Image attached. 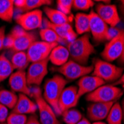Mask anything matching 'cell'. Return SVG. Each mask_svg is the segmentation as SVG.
<instances>
[{
  "label": "cell",
  "mask_w": 124,
  "mask_h": 124,
  "mask_svg": "<svg viewBox=\"0 0 124 124\" xmlns=\"http://www.w3.org/2000/svg\"><path fill=\"white\" fill-rule=\"evenodd\" d=\"M35 41H37V35L34 32L26 31L18 25L14 27L6 36L4 48L13 52L27 51Z\"/></svg>",
  "instance_id": "cell-1"
},
{
  "label": "cell",
  "mask_w": 124,
  "mask_h": 124,
  "mask_svg": "<svg viewBox=\"0 0 124 124\" xmlns=\"http://www.w3.org/2000/svg\"><path fill=\"white\" fill-rule=\"evenodd\" d=\"M68 81L62 75L56 74L48 79L44 85L42 97L57 116H61L62 115L59 108V99Z\"/></svg>",
  "instance_id": "cell-2"
},
{
  "label": "cell",
  "mask_w": 124,
  "mask_h": 124,
  "mask_svg": "<svg viewBox=\"0 0 124 124\" xmlns=\"http://www.w3.org/2000/svg\"><path fill=\"white\" fill-rule=\"evenodd\" d=\"M67 48L71 60L83 65L88 63L91 55L95 51L94 47L90 42L89 36L87 33L68 43Z\"/></svg>",
  "instance_id": "cell-3"
},
{
  "label": "cell",
  "mask_w": 124,
  "mask_h": 124,
  "mask_svg": "<svg viewBox=\"0 0 124 124\" xmlns=\"http://www.w3.org/2000/svg\"><path fill=\"white\" fill-rule=\"evenodd\" d=\"M31 97L35 99V103L37 105L39 122L42 124H61L53 108L43 98L39 86H31Z\"/></svg>",
  "instance_id": "cell-4"
},
{
  "label": "cell",
  "mask_w": 124,
  "mask_h": 124,
  "mask_svg": "<svg viewBox=\"0 0 124 124\" xmlns=\"http://www.w3.org/2000/svg\"><path fill=\"white\" fill-rule=\"evenodd\" d=\"M123 95V92L114 85H103L92 93L86 94L85 100L91 103H115Z\"/></svg>",
  "instance_id": "cell-5"
},
{
  "label": "cell",
  "mask_w": 124,
  "mask_h": 124,
  "mask_svg": "<svg viewBox=\"0 0 124 124\" xmlns=\"http://www.w3.org/2000/svg\"><path fill=\"white\" fill-rule=\"evenodd\" d=\"M93 75L106 82H116L123 73V69L109 62L97 59L94 63Z\"/></svg>",
  "instance_id": "cell-6"
},
{
  "label": "cell",
  "mask_w": 124,
  "mask_h": 124,
  "mask_svg": "<svg viewBox=\"0 0 124 124\" xmlns=\"http://www.w3.org/2000/svg\"><path fill=\"white\" fill-rule=\"evenodd\" d=\"M93 65H83L74 62L72 60L68 61L65 64L60 66L58 71L67 80H75L88 75L93 71Z\"/></svg>",
  "instance_id": "cell-7"
},
{
  "label": "cell",
  "mask_w": 124,
  "mask_h": 124,
  "mask_svg": "<svg viewBox=\"0 0 124 124\" xmlns=\"http://www.w3.org/2000/svg\"><path fill=\"white\" fill-rule=\"evenodd\" d=\"M124 48V30L121 29L118 34L109 40L101 53L102 58L107 62L118 60Z\"/></svg>",
  "instance_id": "cell-8"
},
{
  "label": "cell",
  "mask_w": 124,
  "mask_h": 124,
  "mask_svg": "<svg viewBox=\"0 0 124 124\" xmlns=\"http://www.w3.org/2000/svg\"><path fill=\"white\" fill-rule=\"evenodd\" d=\"M58 44L48 43L44 41H35L27 50V57L31 63L48 59L51 51Z\"/></svg>",
  "instance_id": "cell-9"
},
{
  "label": "cell",
  "mask_w": 124,
  "mask_h": 124,
  "mask_svg": "<svg viewBox=\"0 0 124 124\" xmlns=\"http://www.w3.org/2000/svg\"><path fill=\"white\" fill-rule=\"evenodd\" d=\"M49 60L46 59L37 62L31 63L26 72L27 82L28 85L39 86L42 84L45 77L48 74V65Z\"/></svg>",
  "instance_id": "cell-10"
},
{
  "label": "cell",
  "mask_w": 124,
  "mask_h": 124,
  "mask_svg": "<svg viewBox=\"0 0 124 124\" xmlns=\"http://www.w3.org/2000/svg\"><path fill=\"white\" fill-rule=\"evenodd\" d=\"M16 22L25 31H32L42 26V11L37 9L19 14L16 17Z\"/></svg>",
  "instance_id": "cell-11"
},
{
  "label": "cell",
  "mask_w": 124,
  "mask_h": 124,
  "mask_svg": "<svg viewBox=\"0 0 124 124\" xmlns=\"http://www.w3.org/2000/svg\"><path fill=\"white\" fill-rule=\"evenodd\" d=\"M96 14L110 28H115L120 22L118 9L115 5L99 3L96 6Z\"/></svg>",
  "instance_id": "cell-12"
},
{
  "label": "cell",
  "mask_w": 124,
  "mask_h": 124,
  "mask_svg": "<svg viewBox=\"0 0 124 124\" xmlns=\"http://www.w3.org/2000/svg\"><path fill=\"white\" fill-rule=\"evenodd\" d=\"M88 16L90 32L93 39L97 42H102L107 40V33L109 28L108 25L99 17L94 10H92Z\"/></svg>",
  "instance_id": "cell-13"
},
{
  "label": "cell",
  "mask_w": 124,
  "mask_h": 124,
  "mask_svg": "<svg viewBox=\"0 0 124 124\" xmlns=\"http://www.w3.org/2000/svg\"><path fill=\"white\" fill-rule=\"evenodd\" d=\"M80 98L77 86L70 85L65 87L59 99V108L62 113L68 109L75 108L79 103Z\"/></svg>",
  "instance_id": "cell-14"
},
{
  "label": "cell",
  "mask_w": 124,
  "mask_h": 124,
  "mask_svg": "<svg viewBox=\"0 0 124 124\" xmlns=\"http://www.w3.org/2000/svg\"><path fill=\"white\" fill-rule=\"evenodd\" d=\"M9 85L11 91L31 96V87L27 82L26 72L25 71H16L9 77Z\"/></svg>",
  "instance_id": "cell-15"
},
{
  "label": "cell",
  "mask_w": 124,
  "mask_h": 124,
  "mask_svg": "<svg viewBox=\"0 0 124 124\" xmlns=\"http://www.w3.org/2000/svg\"><path fill=\"white\" fill-rule=\"evenodd\" d=\"M115 103H92L87 108L88 120L100 122L106 119L108 112Z\"/></svg>",
  "instance_id": "cell-16"
},
{
  "label": "cell",
  "mask_w": 124,
  "mask_h": 124,
  "mask_svg": "<svg viewBox=\"0 0 124 124\" xmlns=\"http://www.w3.org/2000/svg\"><path fill=\"white\" fill-rule=\"evenodd\" d=\"M105 84V82L96 76L86 75L79 79L77 83V92L81 97L85 94H88L97 88Z\"/></svg>",
  "instance_id": "cell-17"
},
{
  "label": "cell",
  "mask_w": 124,
  "mask_h": 124,
  "mask_svg": "<svg viewBox=\"0 0 124 124\" xmlns=\"http://www.w3.org/2000/svg\"><path fill=\"white\" fill-rule=\"evenodd\" d=\"M43 20L44 21L42 22H44V24H45L44 28H49L53 29L60 38L66 41L68 43L74 41V39L77 38V33L75 32L72 26L70 25V23L57 25H54L51 23L47 19H43Z\"/></svg>",
  "instance_id": "cell-18"
},
{
  "label": "cell",
  "mask_w": 124,
  "mask_h": 124,
  "mask_svg": "<svg viewBox=\"0 0 124 124\" xmlns=\"http://www.w3.org/2000/svg\"><path fill=\"white\" fill-rule=\"evenodd\" d=\"M38 110L37 105L35 102L32 101L27 95L24 94H19L18 100L13 108L15 113L21 115H34Z\"/></svg>",
  "instance_id": "cell-19"
},
{
  "label": "cell",
  "mask_w": 124,
  "mask_h": 124,
  "mask_svg": "<svg viewBox=\"0 0 124 124\" xmlns=\"http://www.w3.org/2000/svg\"><path fill=\"white\" fill-rule=\"evenodd\" d=\"M44 12L47 16L48 21L54 25H63L66 23H70L73 21L72 15H66L62 13L57 9L51 8L48 6L44 7Z\"/></svg>",
  "instance_id": "cell-20"
},
{
  "label": "cell",
  "mask_w": 124,
  "mask_h": 124,
  "mask_svg": "<svg viewBox=\"0 0 124 124\" xmlns=\"http://www.w3.org/2000/svg\"><path fill=\"white\" fill-rule=\"evenodd\" d=\"M69 57L70 55L67 47L58 45L51 51L48 60L52 64L60 67L69 61Z\"/></svg>",
  "instance_id": "cell-21"
},
{
  "label": "cell",
  "mask_w": 124,
  "mask_h": 124,
  "mask_svg": "<svg viewBox=\"0 0 124 124\" xmlns=\"http://www.w3.org/2000/svg\"><path fill=\"white\" fill-rule=\"evenodd\" d=\"M74 26L77 34L83 35L90 32L89 16L84 13H78L74 16Z\"/></svg>",
  "instance_id": "cell-22"
},
{
  "label": "cell",
  "mask_w": 124,
  "mask_h": 124,
  "mask_svg": "<svg viewBox=\"0 0 124 124\" xmlns=\"http://www.w3.org/2000/svg\"><path fill=\"white\" fill-rule=\"evenodd\" d=\"M10 62L12 64L14 69H16V71H25V69L28 68L30 64L26 51L14 52V54L10 60Z\"/></svg>",
  "instance_id": "cell-23"
},
{
  "label": "cell",
  "mask_w": 124,
  "mask_h": 124,
  "mask_svg": "<svg viewBox=\"0 0 124 124\" xmlns=\"http://www.w3.org/2000/svg\"><path fill=\"white\" fill-rule=\"evenodd\" d=\"M14 4L13 0H0V19L10 22L14 15Z\"/></svg>",
  "instance_id": "cell-24"
},
{
  "label": "cell",
  "mask_w": 124,
  "mask_h": 124,
  "mask_svg": "<svg viewBox=\"0 0 124 124\" xmlns=\"http://www.w3.org/2000/svg\"><path fill=\"white\" fill-rule=\"evenodd\" d=\"M39 37L42 39V41L46 42L48 43H55V44H67L68 42L60 38L53 29L49 28H42L39 30Z\"/></svg>",
  "instance_id": "cell-25"
},
{
  "label": "cell",
  "mask_w": 124,
  "mask_h": 124,
  "mask_svg": "<svg viewBox=\"0 0 124 124\" xmlns=\"http://www.w3.org/2000/svg\"><path fill=\"white\" fill-rule=\"evenodd\" d=\"M108 124H123V114L120 104L115 102L111 106L106 117Z\"/></svg>",
  "instance_id": "cell-26"
},
{
  "label": "cell",
  "mask_w": 124,
  "mask_h": 124,
  "mask_svg": "<svg viewBox=\"0 0 124 124\" xmlns=\"http://www.w3.org/2000/svg\"><path fill=\"white\" fill-rule=\"evenodd\" d=\"M14 69L10 62V60L8 59L4 54L0 55V83L9 78L10 76L14 73Z\"/></svg>",
  "instance_id": "cell-27"
},
{
  "label": "cell",
  "mask_w": 124,
  "mask_h": 124,
  "mask_svg": "<svg viewBox=\"0 0 124 124\" xmlns=\"http://www.w3.org/2000/svg\"><path fill=\"white\" fill-rule=\"evenodd\" d=\"M18 100V96L12 91L2 89L0 90V104L13 109Z\"/></svg>",
  "instance_id": "cell-28"
},
{
  "label": "cell",
  "mask_w": 124,
  "mask_h": 124,
  "mask_svg": "<svg viewBox=\"0 0 124 124\" xmlns=\"http://www.w3.org/2000/svg\"><path fill=\"white\" fill-rule=\"evenodd\" d=\"M61 116L62 117V120L66 124H77L83 118L82 113L75 108L63 111Z\"/></svg>",
  "instance_id": "cell-29"
},
{
  "label": "cell",
  "mask_w": 124,
  "mask_h": 124,
  "mask_svg": "<svg viewBox=\"0 0 124 124\" xmlns=\"http://www.w3.org/2000/svg\"><path fill=\"white\" fill-rule=\"evenodd\" d=\"M51 0H25V5L23 8V11L28 12L33 10H37L39 8L51 5Z\"/></svg>",
  "instance_id": "cell-30"
},
{
  "label": "cell",
  "mask_w": 124,
  "mask_h": 124,
  "mask_svg": "<svg viewBox=\"0 0 124 124\" xmlns=\"http://www.w3.org/2000/svg\"><path fill=\"white\" fill-rule=\"evenodd\" d=\"M28 120L27 115H21L12 111L8 116L6 124H25Z\"/></svg>",
  "instance_id": "cell-31"
},
{
  "label": "cell",
  "mask_w": 124,
  "mask_h": 124,
  "mask_svg": "<svg viewBox=\"0 0 124 124\" xmlns=\"http://www.w3.org/2000/svg\"><path fill=\"white\" fill-rule=\"evenodd\" d=\"M94 5L92 0H73L72 8L77 10H88Z\"/></svg>",
  "instance_id": "cell-32"
},
{
  "label": "cell",
  "mask_w": 124,
  "mask_h": 124,
  "mask_svg": "<svg viewBox=\"0 0 124 124\" xmlns=\"http://www.w3.org/2000/svg\"><path fill=\"white\" fill-rule=\"evenodd\" d=\"M73 6V0H57V10L66 15H70Z\"/></svg>",
  "instance_id": "cell-33"
},
{
  "label": "cell",
  "mask_w": 124,
  "mask_h": 124,
  "mask_svg": "<svg viewBox=\"0 0 124 124\" xmlns=\"http://www.w3.org/2000/svg\"><path fill=\"white\" fill-rule=\"evenodd\" d=\"M8 115V108L5 106L0 104V123H4L6 122Z\"/></svg>",
  "instance_id": "cell-34"
},
{
  "label": "cell",
  "mask_w": 124,
  "mask_h": 124,
  "mask_svg": "<svg viewBox=\"0 0 124 124\" xmlns=\"http://www.w3.org/2000/svg\"><path fill=\"white\" fill-rule=\"evenodd\" d=\"M121 29H119V28H117L116 27L115 28H108V33H107V40L109 41L111 40L112 38H114L115 37H116L119 32L120 31Z\"/></svg>",
  "instance_id": "cell-35"
},
{
  "label": "cell",
  "mask_w": 124,
  "mask_h": 124,
  "mask_svg": "<svg viewBox=\"0 0 124 124\" xmlns=\"http://www.w3.org/2000/svg\"><path fill=\"white\" fill-rule=\"evenodd\" d=\"M5 37V28L1 27L0 28V51L4 48Z\"/></svg>",
  "instance_id": "cell-36"
},
{
  "label": "cell",
  "mask_w": 124,
  "mask_h": 124,
  "mask_svg": "<svg viewBox=\"0 0 124 124\" xmlns=\"http://www.w3.org/2000/svg\"><path fill=\"white\" fill-rule=\"evenodd\" d=\"M25 124H42L39 122V120L38 119L37 116L34 115H30L29 117H28L27 122Z\"/></svg>",
  "instance_id": "cell-37"
},
{
  "label": "cell",
  "mask_w": 124,
  "mask_h": 124,
  "mask_svg": "<svg viewBox=\"0 0 124 124\" xmlns=\"http://www.w3.org/2000/svg\"><path fill=\"white\" fill-rule=\"evenodd\" d=\"M14 8H16L22 10L25 5V0H15V1H14Z\"/></svg>",
  "instance_id": "cell-38"
},
{
  "label": "cell",
  "mask_w": 124,
  "mask_h": 124,
  "mask_svg": "<svg viewBox=\"0 0 124 124\" xmlns=\"http://www.w3.org/2000/svg\"><path fill=\"white\" fill-rule=\"evenodd\" d=\"M124 85V73H123L121 77L114 83V85Z\"/></svg>",
  "instance_id": "cell-39"
},
{
  "label": "cell",
  "mask_w": 124,
  "mask_h": 124,
  "mask_svg": "<svg viewBox=\"0 0 124 124\" xmlns=\"http://www.w3.org/2000/svg\"><path fill=\"white\" fill-rule=\"evenodd\" d=\"M120 14L122 17L124 19V0L120 1Z\"/></svg>",
  "instance_id": "cell-40"
},
{
  "label": "cell",
  "mask_w": 124,
  "mask_h": 124,
  "mask_svg": "<svg viewBox=\"0 0 124 124\" xmlns=\"http://www.w3.org/2000/svg\"><path fill=\"white\" fill-rule=\"evenodd\" d=\"M77 124H92V123H91V122H90L87 118L83 117Z\"/></svg>",
  "instance_id": "cell-41"
},
{
  "label": "cell",
  "mask_w": 124,
  "mask_h": 124,
  "mask_svg": "<svg viewBox=\"0 0 124 124\" xmlns=\"http://www.w3.org/2000/svg\"><path fill=\"white\" fill-rule=\"evenodd\" d=\"M118 60H119V62L120 63H124V48L123 49V51H122V53H121V54Z\"/></svg>",
  "instance_id": "cell-42"
},
{
  "label": "cell",
  "mask_w": 124,
  "mask_h": 124,
  "mask_svg": "<svg viewBox=\"0 0 124 124\" xmlns=\"http://www.w3.org/2000/svg\"><path fill=\"white\" fill-rule=\"evenodd\" d=\"M121 108H122V110H123V122H124V97L122 100V103H121Z\"/></svg>",
  "instance_id": "cell-43"
},
{
  "label": "cell",
  "mask_w": 124,
  "mask_h": 124,
  "mask_svg": "<svg viewBox=\"0 0 124 124\" xmlns=\"http://www.w3.org/2000/svg\"><path fill=\"white\" fill-rule=\"evenodd\" d=\"M92 124H107L104 122H102V121H100V122H94Z\"/></svg>",
  "instance_id": "cell-44"
},
{
  "label": "cell",
  "mask_w": 124,
  "mask_h": 124,
  "mask_svg": "<svg viewBox=\"0 0 124 124\" xmlns=\"http://www.w3.org/2000/svg\"><path fill=\"white\" fill-rule=\"evenodd\" d=\"M123 86V92H124V85H122Z\"/></svg>",
  "instance_id": "cell-45"
},
{
  "label": "cell",
  "mask_w": 124,
  "mask_h": 124,
  "mask_svg": "<svg viewBox=\"0 0 124 124\" xmlns=\"http://www.w3.org/2000/svg\"><path fill=\"white\" fill-rule=\"evenodd\" d=\"M0 124H6V123H0Z\"/></svg>",
  "instance_id": "cell-46"
}]
</instances>
